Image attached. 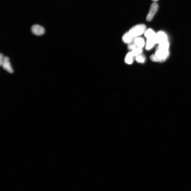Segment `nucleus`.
<instances>
[{"label":"nucleus","instance_id":"1","mask_svg":"<svg viewBox=\"0 0 191 191\" xmlns=\"http://www.w3.org/2000/svg\"><path fill=\"white\" fill-rule=\"evenodd\" d=\"M146 29V27L144 24H138L135 25L131 29L129 33L132 37L135 38L144 33Z\"/></svg>","mask_w":191,"mask_h":191},{"label":"nucleus","instance_id":"2","mask_svg":"<svg viewBox=\"0 0 191 191\" xmlns=\"http://www.w3.org/2000/svg\"><path fill=\"white\" fill-rule=\"evenodd\" d=\"M158 8H159V6L156 2L153 3L151 5L149 12L146 17L147 21L150 22L152 20L153 17L158 11Z\"/></svg>","mask_w":191,"mask_h":191},{"label":"nucleus","instance_id":"3","mask_svg":"<svg viewBox=\"0 0 191 191\" xmlns=\"http://www.w3.org/2000/svg\"><path fill=\"white\" fill-rule=\"evenodd\" d=\"M160 60V62H164L169 55L168 50H164L157 49L155 54Z\"/></svg>","mask_w":191,"mask_h":191},{"label":"nucleus","instance_id":"4","mask_svg":"<svg viewBox=\"0 0 191 191\" xmlns=\"http://www.w3.org/2000/svg\"><path fill=\"white\" fill-rule=\"evenodd\" d=\"M3 69L10 73H12L14 70L12 69L11 63L9 61L8 57L7 56L4 57L3 62L2 66Z\"/></svg>","mask_w":191,"mask_h":191},{"label":"nucleus","instance_id":"5","mask_svg":"<svg viewBox=\"0 0 191 191\" xmlns=\"http://www.w3.org/2000/svg\"><path fill=\"white\" fill-rule=\"evenodd\" d=\"M31 29L32 33L38 36H42L44 34L45 32L44 28L39 25H33Z\"/></svg>","mask_w":191,"mask_h":191},{"label":"nucleus","instance_id":"6","mask_svg":"<svg viewBox=\"0 0 191 191\" xmlns=\"http://www.w3.org/2000/svg\"><path fill=\"white\" fill-rule=\"evenodd\" d=\"M167 35L164 32H160L156 34V43L160 44L162 42L167 41Z\"/></svg>","mask_w":191,"mask_h":191},{"label":"nucleus","instance_id":"7","mask_svg":"<svg viewBox=\"0 0 191 191\" xmlns=\"http://www.w3.org/2000/svg\"><path fill=\"white\" fill-rule=\"evenodd\" d=\"M135 38L132 37L129 32L125 34L122 38V41L125 43L130 44L134 41Z\"/></svg>","mask_w":191,"mask_h":191},{"label":"nucleus","instance_id":"8","mask_svg":"<svg viewBox=\"0 0 191 191\" xmlns=\"http://www.w3.org/2000/svg\"><path fill=\"white\" fill-rule=\"evenodd\" d=\"M155 44H156L155 41V37L147 39L146 45V49L147 50H149L152 49Z\"/></svg>","mask_w":191,"mask_h":191},{"label":"nucleus","instance_id":"9","mask_svg":"<svg viewBox=\"0 0 191 191\" xmlns=\"http://www.w3.org/2000/svg\"><path fill=\"white\" fill-rule=\"evenodd\" d=\"M134 43L138 47L142 48L145 46V41L144 39L141 37H136L134 39Z\"/></svg>","mask_w":191,"mask_h":191},{"label":"nucleus","instance_id":"10","mask_svg":"<svg viewBox=\"0 0 191 191\" xmlns=\"http://www.w3.org/2000/svg\"><path fill=\"white\" fill-rule=\"evenodd\" d=\"M134 57L131 52L128 53L126 56L125 61L126 63L128 64H132Z\"/></svg>","mask_w":191,"mask_h":191},{"label":"nucleus","instance_id":"11","mask_svg":"<svg viewBox=\"0 0 191 191\" xmlns=\"http://www.w3.org/2000/svg\"><path fill=\"white\" fill-rule=\"evenodd\" d=\"M169 47V42L167 40V41H166L159 44V46L158 47V49L164 50H168Z\"/></svg>","mask_w":191,"mask_h":191},{"label":"nucleus","instance_id":"12","mask_svg":"<svg viewBox=\"0 0 191 191\" xmlns=\"http://www.w3.org/2000/svg\"><path fill=\"white\" fill-rule=\"evenodd\" d=\"M155 32L152 29H148L145 31L144 33V35L147 39L151 38L154 37L156 36Z\"/></svg>","mask_w":191,"mask_h":191},{"label":"nucleus","instance_id":"13","mask_svg":"<svg viewBox=\"0 0 191 191\" xmlns=\"http://www.w3.org/2000/svg\"><path fill=\"white\" fill-rule=\"evenodd\" d=\"M142 48L137 47L136 49L132 50L131 52L133 56L135 57L137 56H138V55H140V54L142 53Z\"/></svg>","mask_w":191,"mask_h":191},{"label":"nucleus","instance_id":"14","mask_svg":"<svg viewBox=\"0 0 191 191\" xmlns=\"http://www.w3.org/2000/svg\"><path fill=\"white\" fill-rule=\"evenodd\" d=\"M136 61L139 63H143L145 61V59L144 56L141 55H139L136 56Z\"/></svg>","mask_w":191,"mask_h":191},{"label":"nucleus","instance_id":"15","mask_svg":"<svg viewBox=\"0 0 191 191\" xmlns=\"http://www.w3.org/2000/svg\"><path fill=\"white\" fill-rule=\"evenodd\" d=\"M150 59L153 62H160V60L155 54H153L150 56Z\"/></svg>","mask_w":191,"mask_h":191},{"label":"nucleus","instance_id":"16","mask_svg":"<svg viewBox=\"0 0 191 191\" xmlns=\"http://www.w3.org/2000/svg\"><path fill=\"white\" fill-rule=\"evenodd\" d=\"M138 47L134 43H130L128 46V49L130 50H134L135 49H136Z\"/></svg>","mask_w":191,"mask_h":191},{"label":"nucleus","instance_id":"17","mask_svg":"<svg viewBox=\"0 0 191 191\" xmlns=\"http://www.w3.org/2000/svg\"><path fill=\"white\" fill-rule=\"evenodd\" d=\"M3 55L2 53L0 54V66H2L3 61Z\"/></svg>","mask_w":191,"mask_h":191},{"label":"nucleus","instance_id":"18","mask_svg":"<svg viewBox=\"0 0 191 191\" xmlns=\"http://www.w3.org/2000/svg\"><path fill=\"white\" fill-rule=\"evenodd\" d=\"M152 1L154 2H157L158 1H159V0H152Z\"/></svg>","mask_w":191,"mask_h":191}]
</instances>
